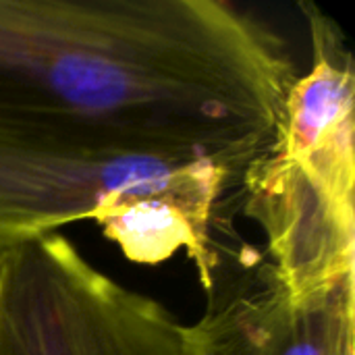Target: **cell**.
Instances as JSON below:
<instances>
[{
  "mask_svg": "<svg viewBox=\"0 0 355 355\" xmlns=\"http://www.w3.org/2000/svg\"><path fill=\"white\" fill-rule=\"evenodd\" d=\"M0 355H187L185 324L54 233L0 252Z\"/></svg>",
  "mask_w": 355,
  "mask_h": 355,
  "instance_id": "obj_3",
  "label": "cell"
},
{
  "mask_svg": "<svg viewBox=\"0 0 355 355\" xmlns=\"http://www.w3.org/2000/svg\"><path fill=\"white\" fill-rule=\"evenodd\" d=\"M355 148L272 141L243 177L241 210L293 302L355 287Z\"/></svg>",
  "mask_w": 355,
  "mask_h": 355,
  "instance_id": "obj_4",
  "label": "cell"
},
{
  "mask_svg": "<svg viewBox=\"0 0 355 355\" xmlns=\"http://www.w3.org/2000/svg\"><path fill=\"white\" fill-rule=\"evenodd\" d=\"M293 64L218 0H0V133L102 139L252 166Z\"/></svg>",
  "mask_w": 355,
  "mask_h": 355,
  "instance_id": "obj_1",
  "label": "cell"
},
{
  "mask_svg": "<svg viewBox=\"0 0 355 355\" xmlns=\"http://www.w3.org/2000/svg\"><path fill=\"white\" fill-rule=\"evenodd\" d=\"M185 347H187V355H212V354H208V352H204V349H200V347L189 345L187 341H185Z\"/></svg>",
  "mask_w": 355,
  "mask_h": 355,
  "instance_id": "obj_5",
  "label": "cell"
},
{
  "mask_svg": "<svg viewBox=\"0 0 355 355\" xmlns=\"http://www.w3.org/2000/svg\"><path fill=\"white\" fill-rule=\"evenodd\" d=\"M250 166L102 139L0 133V252L94 220L123 254L160 264L183 252L206 289L229 248Z\"/></svg>",
  "mask_w": 355,
  "mask_h": 355,
  "instance_id": "obj_2",
  "label": "cell"
}]
</instances>
